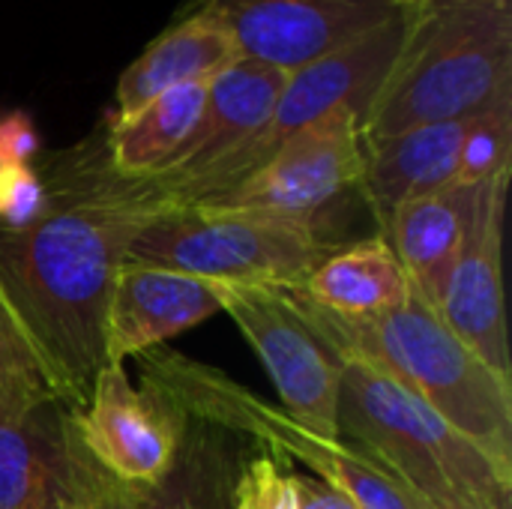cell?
<instances>
[{
    "label": "cell",
    "instance_id": "obj_14",
    "mask_svg": "<svg viewBox=\"0 0 512 509\" xmlns=\"http://www.w3.org/2000/svg\"><path fill=\"white\" fill-rule=\"evenodd\" d=\"M222 312L219 282L126 258L105 315V366H123Z\"/></svg>",
    "mask_w": 512,
    "mask_h": 509
},
{
    "label": "cell",
    "instance_id": "obj_1",
    "mask_svg": "<svg viewBox=\"0 0 512 509\" xmlns=\"http://www.w3.org/2000/svg\"><path fill=\"white\" fill-rule=\"evenodd\" d=\"M48 207L21 228H0V315L42 384L81 411L105 366V315L132 243L177 210L153 177L111 168L102 132L36 165Z\"/></svg>",
    "mask_w": 512,
    "mask_h": 509
},
{
    "label": "cell",
    "instance_id": "obj_9",
    "mask_svg": "<svg viewBox=\"0 0 512 509\" xmlns=\"http://www.w3.org/2000/svg\"><path fill=\"white\" fill-rule=\"evenodd\" d=\"M363 159L360 117L336 108L285 138L237 186L195 207L276 213L345 240V210L354 195H363Z\"/></svg>",
    "mask_w": 512,
    "mask_h": 509
},
{
    "label": "cell",
    "instance_id": "obj_12",
    "mask_svg": "<svg viewBox=\"0 0 512 509\" xmlns=\"http://www.w3.org/2000/svg\"><path fill=\"white\" fill-rule=\"evenodd\" d=\"M75 432L114 483L150 486L177 456L183 411L150 378L132 387L123 366H102L84 408L75 411Z\"/></svg>",
    "mask_w": 512,
    "mask_h": 509
},
{
    "label": "cell",
    "instance_id": "obj_15",
    "mask_svg": "<svg viewBox=\"0 0 512 509\" xmlns=\"http://www.w3.org/2000/svg\"><path fill=\"white\" fill-rule=\"evenodd\" d=\"M285 78L288 72L249 57H237L231 66L213 75L207 81L204 108L189 141L153 180L165 192H174L177 186L195 180L198 174L237 153L267 126L285 87Z\"/></svg>",
    "mask_w": 512,
    "mask_h": 509
},
{
    "label": "cell",
    "instance_id": "obj_7",
    "mask_svg": "<svg viewBox=\"0 0 512 509\" xmlns=\"http://www.w3.org/2000/svg\"><path fill=\"white\" fill-rule=\"evenodd\" d=\"M405 30L408 12L399 9L369 33L351 39L348 45L288 72L267 126L255 138H249L237 153L168 192L171 201L177 207L213 201L216 195L228 192L243 177H249L255 168H261L285 138H291L297 129L309 126L312 120L336 108H351L363 123L402 51Z\"/></svg>",
    "mask_w": 512,
    "mask_h": 509
},
{
    "label": "cell",
    "instance_id": "obj_13",
    "mask_svg": "<svg viewBox=\"0 0 512 509\" xmlns=\"http://www.w3.org/2000/svg\"><path fill=\"white\" fill-rule=\"evenodd\" d=\"M507 186L510 171L480 186L465 246L438 303V315L489 369L512 381L501 282V231Z\"/></svg>",
    "mask_w": 512,
    "mask_h": 509
},
{
    "label": "cell",
    "instance_id": "obj_21",
    "mask_svg": "<svg viewBox=\"0 0 512 509\" xmlns=\"http://www.w3.org/2000/svg\"><path fill=\"white\" fill-rule=\"evenodd\" d=\"M204 96L207 84H183L159 93L126 117H108L102 138L111 168L123 177L162 174L189 141Z\"/></svg>",
    "mask_w": 512,
    "mask_h": 509
},
{
    "label": "cell",
    "instance_id": "obj_29",
    "mask_svg": "<svg viewBox=\"0 0 512 509\" xmlns=\"http://www.w3.org/2000/svg\"><path fill=\"white\" fill-rule=\"evenodd\" d=\"M87 509H123L120 507V483H114V489H111L99 504H93V507Z\"/></svg>",
    "mask_w": 512,
    "mask_h": 509
},
{
    "label": "cell",
    "instance_id": "obj_17",
    "mask_svg": "<svg viewBox=\"0 0 512 509\" xmlns=\"http://www.w3.org/2000/svg\"><path fill=\"white\" fill-rule=\"evenodd\" d=\"M468 126L471 117L429 123L378 144H363V201L372 210L381 234L399 204L456 183Z\"/></svg>",
    "mask_w": 512,
    "mask_h": 509
},
{
    "label": "cell",
    "instance_id": "obj_24",
    "mask_svg": "<svg viewBox=\"0 0 512 509\" xmlns=\"http://www.w3.org/2000/svg\"><path fill=\"white\" fill-rule=\"evenodd\" d=\"M48 207L45 183L36 165L0 162V228L21 231L33 225Z\"/></svg>",
    "mask_w": 512,
    "mask_h": 509
},
{
    "label": "cell",
    "instance_id": "obj_25",
    "mask_svg": "<svg viewBox=\"0 0 512 509\" xmlns=\"http://www.w3.org/2000/svg\"><path fill=\"white\" fill-rule=\"evenodd\" d=\"M42 141L36 123L27 111H3L0 114V162L6 165H33Z\"/></svg>",
    "mask_w": 512,
    "mask_h": 509
},
{
    "label": "cell",
    "instance_id": "obj_28",
    "mask_svg": "<svg viewBox=\"0 0 512 509\" xmlns=\"http://www.w3.org/2000/svg\"><path fill=\"white\" fill-rule=\"evenodd\" d=\"M396 9L402 12H423V9H432V6H444V3H453V0H393Z\"/></svg>",
    "mask_w": 512,
    "mask_h": 509
},
{
    "label": "cell",
    "instance_id": "obj_18",
    "mask_svg": "<svg viewBox=\"0 0 512 509\" xmlns=\"http://www.w3.org/2000/svg\"><path fill=\"white\" fill-rule=\"evenodd\" d=\"M480 186L483 183H453L441 192L405 201L393 210L384 228V237L393 246L411 291L435 312L462 255Z\"/></svg>",
    "mask_w": 512,
    "mask_h": 509
},
{
    "label": "cell",
    "instance_id": "obj_27",
    "mask_svg": "<svg viewBox=\"0 0 512 509\" xmlns=\"http://www.w3.org/2000/svg\"><path fill=\"white\" fill-rule=\"evenodd\" d=\"M417 501V498H414ZM426 509H510L507 504H498V501H489V498H480V495H471V492H453L447 495L444 501L432 504Z\"/></svg>",
    "mask_w": 512,
    "mask_h": 509
},
{
    "label": "cell",
    "instance_id": "obj_30",
    "mask_svg": "<svg viewBox=\"0 0 512 509\" xmlns=\"http://www.w3.org/2000/svg\"><path fill=\"white\" fill-rule=\"evenodd\" d=\"M408 498H411V495H408ZM411 501H414V498H411ZM414 507H417V509H426V507H423V504H420V501H414Z\"/></svg>",
    "mask_w": 512,
    "mask_h": 509
},
{
    "label": "cell",
    "instance_id": "obj_16",
    "mask_svg": "<svg viewBox=\"0 0 512 509\" xmlns=\"http://www.w3.org/2000/svg\"><path fill=\"white\" fill-rule=\"evenodd\" d=\"M258 450L252 438L183 411L180 447L171 468L150 486H120V507L231 509L237 477Z\"/></svg>",
    "mask_w": 512,
    "mask_h": 509
},
{
    "label": "cell",
    "instance_id": "obj_5",
    "mask_svg": "<svg viewBox=\"0 0 512 509\" xmlns=\"http://www.w3.org/2000/svg\"><path fill=\"white\" fill-rule=\"evenodd\" d=\"M141 378L162 387L177 408L240 432L261 450L270 447V453L276 450L294 462H303L318 480L348 495L357 509H417L405 489L357 447L342 438L309 432L282 408L249 393L213 366L153 348L141 354Z\"/></svg>",
    "mask_w": 512,
    "mask_h": 509
},
{
    "label": "cell",
    "instance_id": "obj_11",
    "mask_svg": "<svg viewBox=\"0 0 512 509\" xmlns=\"http://www.w3.org/2000/svg\"><path fill=\"white\" fill-rule=\"evenodd\" d=\"M204 12L234 39L240 57L294 72L387 21L393 0H183L174 15Z\"/></svg>",
    "mask_w": 512,
    "mask_h": 509
},
{
    "label": "cell",
    "instance_id": "obj_6",
    "mask_svg": "<svg viewBox=\"0 0 512 509\" xmlns=\"http://www.w3.org/2000/svg\"><path fill=\"white\" fill-rule=\"evenodd\" d=\"M342 246L330 231L276 213L177 207L141 231L126 258L219 282L300 288Z\"/></svg>",
    "mask_w": 512,
    "mask_h": 509
},
{
    "label": "cell",
    "instance_id": "obj_10",
    "mask_svg": "<svg viewBox=\"0 0 512 509\" xmlns=\"http://www.w3.org/2000/svg\"><path fill=\"white\" fill-rule=\"evenodd\" d=\"M219 306L255 348L282 411L315 435L339 438L342 354L315 330L297 288L219 282Z\"/></svg>",
    "mask_w": 512,
    "mask_h": 509
},
{
    "label": "cell",
    "instance_id": "obj_23",
    "mask_svg": "<svg viewBox=\"0 0 512 509\" xmlns=\"http://www.w3.org/2000/svg\"><path fill=\"white\" fill-rule=\"evenodd\" d=\"M231 509H300L297 474L267 450H258L240 471Z\"/></svg>",
    "mask_w": 512,
    "mask_h": 509
},
{
    "label": "cell",
    "instance_id": "obj_3",
    "mask_svg": "<svg viewBox=\"0 0 512 509\" xmlns=\"http://www.w3.org/2000/svg\"><path fill=\"white\" fill-rule=\"evenodd\" d=\"M297 297L342 357L390 372L512 477V381L489 369L429 303L411 294L396 312L351 321L312 306L300 288Z\"/></svg>",
    "mask_w": 512,
    "mask_h": 509
},
{
    "label": "cell",
    "instance_id": "obj_20",
    "mask_svg": "<svg viewBox=\"0 0 512 509\" xmlns=\"http://www.w3.org/2000/svg\"><path fill=\"white\" fill-rule=\"evenodd\" d=\"M300 291L312 306L351 321L396 312L414 294L384 234L345 243L327 255Z\"/></svg>",
    "mask_w": 512,
    "mask_h": 509
},
{
    "label": "cell",
    "instance_id": "obj_4",
    "mask_svg": "<svg viewBox=\"0 0 512 509\" xmlns=\"http://www.w3.org/2000/svg\"><path fill=\"white\" fill-rule=\"evenodd\" d=\"M342 435L423 507L453 492L512 507L510 474L372 360L342 357Z\"/></svg>",
    "mask_w": 512,
    "mask_h": 509
},
{
    "label": "cell",
    "instance_id": "obj_2",
    "mask_svg": "<svg viewBox=\"0 0 512 509\" xmlns=\"http://www.w3.org/2000/svg\"><path fill=\"white\" fill-rule=\"evenodd\" d=\"M512 93V0H453L408 12L402 51L360 123L363 144L465 120Z\"/></svg>",
    "mask_w": 512,
    "mask_h": 509
},
{
    "label": "cell",
    "instance_id": "obj_31",
    "mask_svg": "<svg viewBox=\"0 0 512 509\" xmlns=\"http://www.w3.org/2000/svg\"><path fill=\"white\" fill-rule=\"evenodd\" d=\"M60 509H78V507H60Z\"/></svg>",
    "mask_w": 512,
    "mask_h": 509
},
{
    "label": "cell",
    "instance_id": "obj_8",
    "mask_svg": "<svg viewBox=\"0 0 512 509\" xmlns=\"http://www.w3.org/2000/svg\"><path fill=\"white\" fill-rule=\"evenodd\" d=\"M111 489L75 432V411L36 372L0 369V509H87Z\"/></svg>",
    "mask_w": 512,
    "mask_h": 509
},
{
    "label": "cell",
    "instance_id": "obj_26",
    "mask_svg": "<svg viewBox=\"0 0 512 509\" xmlns=\"http://www.w3.org/2000/svg\"><path fill=\"white\" fill-rule=\"evenodd\" d=\"M297 492H300V509H357L348 495L327 486L318 477L297 474Z\"/></svg>",
    "mask_w": 512,
    "mask_h": 509
},
{
    "label": "cell",
    "instance_id": "obj_19",
    "mask_svg": "<svg viewBox=\"0 0 512 509\" xmlns=\"http://www.w3.org/2000/svg\"><path fill=\"white\" fill-rule=\"evenodd\" d=\"M240 57L228 30L204 15H174L171 24L123 69L114 90V114L126 117L165 90L183 84H207Z\"/></svg>",
    "mask_w": 512,
    "mask_h": 509
},
{
    "label": "cell",
    "instance_id": "obj_22",
    "mask_svg": "<svg viewBox=\"0 0 512 509\" xmlns=\"http://www.w3.org/2000/svg\"><path fill=\"white\" fill-rule=\"evenodd\" d=\"M512 156V93L501 96L495 105L471 117V126L459 153L456 183H489L510 171Z\"/></svg>",
    "mask_w": 512,
    "mask_h": 509
}]
</instances>
